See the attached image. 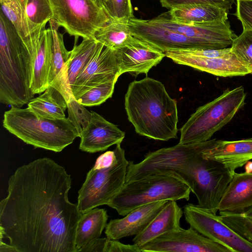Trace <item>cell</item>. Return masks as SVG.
<instances>
[{
  "label": "cell",
  "mask_w": 252,
  "mask_h": 252,
  "mask_svg": "<svg viewBox=\"0 0 252 252\" xmlns=\"http://www.w3.org/2000/svg\"><path fill=\"white\" fill-rule=\"evenodd\" d=\"M71 181L48 158L17 168L0 202V239L8 238L17 252H77L75 231L83 213L69 200Z\"/></svg>",
  "instance_id": "cell-1"
},
{
  "label": "cell",
  "mask_w": 252,
  "mask_h": 252,
  "mask_svg": "<svg viewBox=\"0 0 252 252\" xmlns=\"http://www.w3.org/2000/svg\"><path fill=\"white\" fill-rule=\"evenodd\" d=\"M203 142L177 145L148 153L138 163L129 161L126 182L149 175L170 172L186 183L198 205L214 214L234 173L203 155Z\"/></svg>",
  "instance_id": "cell-2"
},
{
  "label": "cell",
  "mask_w": 252,
  "mask_h": 252,
  "mask_svg": "<svg viewBox=\"0 0 252 252\" xmlns=\"http://www.w3.org/2000/svg\"><path fill=\"white\" fill-rule=\"evenodd\" d=\"M129 121L136 133L154 140L177 138V101L160 81L146 77L130 83L125 97Z\"/></svg>",
  "instance_id": "cell-3"
},
{
  "label": "cell",
  "mask_w": 252,
  "mask_h": 252,
  "mask_svg": "<svg viewBox=\"0 0 252 252\" xmlns=\"http://www.w3.org/2000/svg\"><path fill=\"white\" fill-rule=\"evenodd\" d=\"M32 57L5 16L0 13V101L22 107L33 98L31 90Z\"/></svg>",
  "instance_id": "cell-4"
},
{
  "label": "cell",
  "mask_w": 252,
  "mask_h": 252,
  "mask_svg": "<svg viewBox=\"0 0 252 252\" xmlns=\"http://www.w3.org/2000/svg\"><path fill=\"white\" fill-rule=\"evenodd\" d=\"M3 127L27 144L60 152L80 134L65 117L52 120L37 115L28 107L11 106L3 115Z\"/></svg>",
  "instance_id": "cell-5"
},
{
  "label": "cell",
  "mask_w": 252,
  "mask_h": 252,
  "mask_svg": "<svg viewBox=\"0 0 252 252\" xmlns=\"http://www.w3.org/2000/svg\"><path fill=\"white\" fill-rule=\"evenodd\" d=\"M190 192L189 187L175 174L156 173L125 183L107 205L125 216L135 208L152 202L189 200Z\"/></svg>",
  "instance_id": "cell-6"
},
{
  "label": "cell",
  "mask_w": 252,
  "mask_h": 252,
  "mask_svg": "<svg viewBox=\"0 0 252 252\" xmlns=\"http://www.w3.org/2000/svg\"><path fill=\"white\" fill-rule=\"evenodd\" d=\"M243 86L227 89L218 97L198 107L180 129L179 143L203 142L228 123L245 104Z\"/></svg>",
  "instance_id": "cell-7"
},
{
  "label": "cell",
  "mask_w": 252,
  "mask_h": 252,
  "mask_svg": "<svg viewBox=\"0 0 252 252\" xmlns=\"http://www.w3.org/2000/svg\"><path fill=\"white\" fill-rule=\"evenodd\" d=\"M116 145L115 159L110 166L92 168L87 173L78 191L77 205L81 213L107 205L125 184L129 161L121 144Z\"/></svg>",
  "instance_id": "cell-8"
},
{
  "label": "cell",
  "mask_w": 252,
  "mask_h": 252,
  "mask_svg": "<svg viewBox=\"0 0 252 252\" xmlns=\"http://www.w3.org/2000/svg\"><path fill=\"white\" fill-rule=\"evenodd\" d=\"M53 19L77 39L94 38L95 32L112 20L94 0H50Z\"/></svg>",
  "instance_id": "cell-9"
},
{
  "label": "cell",
  "mask_w": 252,
  "mask_h": 252,
  "mask_svg": "<svg viewBox=\"0 0 252 252\" xmlns=\"http://www.w3.org/2000/svg\"><path fill=\"white\" fill-rule=\"evenodd\" d=\"M183 214L190 227L232 252H252V243L233 230L216 214L192 203L184 206Z\"/></svg>",
  "instance_id": "cell-10"
},
{
  "label": "cell",
  "mask_w": 252,
  "mask_h": 252,
  "mask_svg": "<svg viewBox=\"0 0 252 252\" xmlns=\"http://www.w3.org/2000/svg\"><path fill=\"white\" fill-rule=\"evenodd\" d=\"M150 20L197 41L203 49H222L231 46L237 36L227 20L185 24L174 21L169 12L162 13Z\"/></svg>",
  "instance_id": "cell-11"
},
{
  "label": "cell",
  "mask_w": 252,
  "mask_h": 252,
  "mask_svg": "<svg viewBox=\"0 0 252 252\" xmlns=\"http://www.w3.org/2000/svg\"><path fill=\"white\" fill-rule=\"evenodd\" d=\"M139 248L141 252H232L190 226L162 234Z\"/></svg>",
  "instance_id": "cell-12"
},
{
  "label": "cell",
  "mask_w": 252,
  "mask_h": 252,
  "mask_svg": "<svg viewBox=\"0 0 252 252\" xmlns=\"http://www.w3.org/2000/svg\"><path fill=\"white\" fill-rule=\"evenodd\" d=\"M120 76L115 50L99 44L87 64L82 69L71 88L78 98L87 90L96 85L116 83Z\"/></svg>",
  "instance_id": "cell-13"
},
{
  "label": "cell",
  "mask_w": 252,
  "mask_h": 252,
  "mask_svg": "<svg viewBox=\"0 0 252 252\" xmlns=\"http://www.w3.org/2000/svg\"><path fill=\"white\" fill-rule=\"evenodd\" d=\"M115 53L120 75L126 72L147 74L166 57L159 49L135 36L125 46L115 50Z\"/></svg>",
  "instance_id": "cell-14"
},
{
  "label": "cell",
  "mask_w": 252,
  "mask_h": 252,
  "mask_svg": "<svg viewBox=\"0 0 252 252\" xmlns=\"http://www.w3.org/2000/svg\"><path fill=\"white\" fill-rule=\"evenodd\" d=\"M165 54L166 57L177 64L189 66L218 76H242L250 74L249 70L233 53L223 57L209 58L191 55L183 49H178L168 50Z\"/></svg>",
  "instance_id": "cell-15"
},
{
  "label": "cell",
  "mask_w": 252,
  "mask_h": 252,
  "mask_svg": "<svg viewBox=\"0 0 252 252\" xmlns=\"http://www.w3.org/2000/svg\"><path fill=\"white\" fill-rule=\"evenodd\" d=\"M168 200H162L139 206L122 219L111 220L107 224L105 234L112 240L136 235L149 225Z\"/></svg>",
  "instance_id": "cell-16"
},
{
  "label": "cell",
  "mask_w": 252,
  "mask_h": 252,
  "mask_svg": "<svg viewBox=\"0 0 252 252\" xmlns=\"http://www.w3.org/2000/svg\"><path fill=\"white\" fill-rule=\"evenodd\" d=\"M203 155L207 159L218 161L234 173L252 159V138L237 141L214 139L203 142Z\"/></svg>",
  "instance_id": "cell-17"
},
{
  "label": "cell",
  "mask_w": 252,
  "mask_h": 252,
  "mask_svg": "<svg viewBox=\"0 0 252 252\" xmlns=\"http://www.w3.org/2000/svg\"><path fill=\"white\" fill-rule=\"evenodd\" d=\"M92 112L91 122L80 135L79 149L84 152L94 153L121 144L125 137V132L99 114Z\"/></svg>",
  "instance_id": "cell-18"
},
{
  "label": "cell",
  "mask_w": 252,
  "mask_h": 252,
  "mask_svg": "<svg viewBox=\"0 0 252 252\" xmlns=\"http://www.w3.org/2000/svg\"><path fill=\"white\" fill-rule=\"evenodd\" d=\"M53 33L51 66L49 76V86L59 90L67 102L73 95L68 81L67 65L70 51L64 46L63 35L58 32L59 26L52 19L49 22Z\"/></svg>",
  "instance_id": "cell-19"
},
{
  "label": "cell",
  "mask_w": 252,
  "mask_h": 252,
  "mask_svg": "<svg viewBox=\"0 0 252 252\" xmlns=\"http://www.w3.org/2000/svg\"><path fill=\"white\" fill-rule=\"evenodd\" d=\"M52 46L53 33L49 28L41 32L32 61L30 87L34 95L43 93L49 87Z\"/></svg>",
  "instance_id": "cell-20"
},
{
  "label": "cell",
  "mask_w": 252,
  "mask_h": 252,
  "mask_svg": "<svg viewBox=\"0 0 252 252\" xmlns=\"http://www.w3.org/2000/svg\"><path fill=\"white\" fill-rule=\"evenodd\" d=\"M183 210L175 200H168L149 225L133 239L139 247L157 237L180 229Z\"/></svg>",
  "instance_id": "cell-21"
},
{
  "label": "cell",
  "mask_w": 252,
  "mask_h": 252,
  "mask_svg": "<svg viewBox=\"0 0 252 252\" xmlns=\"http://www.w3.org/2000/svg\"><path fill=\"white\" fill-rule=\"evenodd\" d=\"M27 0H0L1 11L22 39L32 59L41 32L30 23L26 11Z\"/></svg>",
  "instance_id": "cell-22"
},
{
  "label": "cell",
  "mask_w": 252,
  "mask_h": 252,
  "mask_svg": "<svg viewBox=\"0 0 252 252\" xmlns=\"http://www.w3.org/2000/svg\"><path fill=\"white\" fill-rule=\"evenodd\" d=\"M252 206V173L235 172L219 204L218 211L242 212Z\"/></svg>",
  "instance_id": "cell-23"
},
{
  "label": "cell",
  "mask_w": 252,
  "mask_h": 252,
  "mask_svg": "<svg viewBox=\"0 0 252 252\" xmlns=\"http://www.w3.org/2000/svg\"><path fill=\"white\" fill-rule=\"evenodd\" d=\"M168 12L174 21L185 24L227 20L228 13L223 9L206 4L177 6L170 9Z\"/></svg>",
  "instance_id": "cell-24"
},
{
  "label": "cell",
  "mask_w": 252,
  "mask_h": 252,
  "mask_svg": "<svg viewBox=\"0 0 252 252\" xmlns=\"http://www.w3.org/2000/svg\"><path fill=\"white\" fill-rule=\"evenodd\" d=\"M108 219L107 211L104 209L95 208L82 214L75 231L77 252L89 242L100 237Z\"/></svg>",
  "instance_id": "cell-25"
},
{
  "label": "cell",
  "mask_w": 252,
  "mask_h": 252,
  "mask_svg": "<svg viewBox=\"0 0 252 252\" xmlns=\"http://www.w3.org/2000/svg\"><path fill=\"white\" fill-rule=\"evenodd\" d=\"M43 93L31 99L27 104L28 107L44 118L52 120L65 118L67 102L61 92L50 85Z\"/></svg>",
  "instance_id": "cell-26"
},
{
  "label": "cell",
  "mask_w": 252,
  "mask_h": 252,
  "mask_svg": "<svg viewBox=\"0 0 252 252\" xmlns=\"http://www.w3.org/2000/svg\"><path fill=\"white\" fill-rule=\"evenodd\" d=\"M99 42L94 38H83L78 45H74L70 51L67 73L71 89L82 69L89 62Z\"/></svg>",
  "instance_id": "cell-27"
},
{
  "label": "cell",
  "mask_w": 252,
  "mask_h": 252,
  "mask_svg": "<svg viewBox=\"0 0 252 252\" xmlns=\"http://www.w3.org/2000/svg\"><path fill=\"white\" fill-rule=\"evenodd\" d=\"M134 37L128 29L127 23L116 20L97 30L94 36L104 46L114 50L125 46Z\"/></svg>",
  "instance_id": "cell-28"
},
{
  "label": "cell",
  "mask_w": 252,
  "mask_h": 252,
  "mask_svg": "<svg viewBox=\"0 0 252 252\" xmlns=\"http://www.w3.org/2000/svg\"><path fill=\"white\" fill-rule=\"evenodd\" d=\"M26 11L29 21L36 31L42 32L53 17L50 0H27Z\"/></svg>",
  "instance_id": "cell-29"
},
{
  "label": "cell",
  "mask_w": 252,
  "mask_h": 252,
  "mask_svg": "<svg viewBox=\"0 0 252 252\" xmlns=\"http://www.w3.org/2000/svg\"><path fill=\"white\" fill-rule=\"evenodd\" d=\"M232 52L252 74V31L243 30L233 40L231 45Z\"/></svg>",
  "instance_id": "cell-30"
},
{
  "label": "cell",
  "mask_w": 252,
  "mask_h": 252,
  "mask_svg": "<svg viewBox=\"0 0 252 252\" xmlns=\"http://www.w3.org/2000/svg\"><path fill=\"white\" fill-rule=\"evenodd\" d=\"M221 220L243 238L252 243V218L239 212L220 211Z\"/></svg>",
  "instance_id": "cell-31"
},
{
  "label": "cell",
  "mask_w": 252,
  "mask_h": 252,
  "mask_svg": "<svg viewBox=\"0 0 252 252\" xmlns=\"http://www.w3.org/2000/svg\"><path fill=\"white\" fill-rule=\"evenodd\" d=\"M115 83L108 82L91 88L82 94L76 100L84 106L99 105L111 97Z\"/></svg>",
  "instance_id": "cell-32"
},
{
  "label": "cell",
  "mask_w": 252,
  "mask_h": 252,
  "mask_svg": "<svg viewBox=\"0 0 252 252\" xmlns=\"http://www.w3.org/2000/svg\"><path fill=\"white\" fill-rule=\"evenodd\" d=\"M67 118L75 126L80 135L87 127L92 118V112L89 111L84 106L73 97L67 102Z\"/></svg>",
  "instance_id": "cell-33"
},
{
  "label": "cell",
  "mask_w": 252,
  "mask_h": 252,
  "mask_svg": "<svg viewBox=\"0 0 252 252\" xmlns=\"http://www.w3.org/2000/svg\"><path fill=\"white\" fill-rule=\"evenodd\" d=\"M104 10L113 20L127 23L133 17L131 0H105Z\"/></svg>",
  "instance_id": "cell-34"
},
{
  "label": "cell",
  "mask_w": 252,
  "mask_h": 252,
  "mask_svg": "<svg viewBox=\"0 0 252 252\" xmlns=\"http://www.w3.org/2000/svg\"><path fill=\"white\" fill-rule=\"evenodd\" d=\"M163 7L168 9L194 4H210L219 7L229 12L232 8L234 0H159Z\"/></svg>",
  "instance_id": "cell-35"
},
{
  "label": "cell",
  "mask_w": 252,
  "mask_h": 252,
  "mask_svg": "<svg viewBox=\"0 0 252 252\" xmlns=\"http://www.w3.org/2000/svg\"><path fill=\"white\" fill-rule=\"evenodd\" d=\"M234 15L241 21L243 30L252 31V1L237 0Z\"/></svg>",
  "instance_id": "cell-36"
},
{
  "label": "cell",
  "mask_w": 252,
  "mask_h": 252,
  "mask_svg": "<svg viewBox=\"0 0 252 252\" xmlns=\"http://www.w3.org/2000/svg\"><path fill=\"white\" fill-rule=\"evenodd\" d=\"M104 252H141L139 247L135 244H124L118 240L107 238Z\"/></svg>",
  "instance_id": "cell-37"
},
{
  "label": "cell",
  "mask_w": 252,
  "mask_h": 252,
  "mask_svg": "<svg viewBox=\"0 0 252 252\" xmlns=\"http://www.w3.org/2000/svg\"><path fill=\"white\" fill-rule=\"evenodd\" d=\"M107 240V237L94 240L82 247L78 252H104Z\"/></svg>",
  "instance_id": "cell-38"
},
{
  "label": "cell",
  "mask_w": 252,
  "mask_h": 252,
  "mask_svg": "<svg viewBox=\"0 0 252 252\" xmlns=\"http://www.w3.org/2000/svg\"><path fill=\"white\" fill-rule=\"evenodd\" d=\"M0 252H17L16 249L10 244L4 243L2 240H0Z\"/></svg>",
  "instance_id": "cell-39"
},
{
  "label": "cell",
  "mask_w": 252,
  "mask_h": 252,
  "mask_svg": "<svg viewBox=\"0 0 252 252\" xmlns=\"http://www.w3.org/2000/svg\"><path fill=\"white\" fill-rule=\"evenodd\" d=\"M239 213L246 217L252 218V206L248 208L246 210Z\"/></svg>",
  "instance_id": "cell-40"
},
{
  "label": "cell",
  "mask_w": 252,
  "mask_h": 252,
  "mask_svg": "<svg viewBox=\"0 0 252 252\" xmlns=\"http://www.w3.org/2000/svg\"><path fill=\"white\" fill-rule=\"evenodd\" d=\"M245 172L247 173H252V161H249L245 164Z\"/></svg>",
  "instance_id": "cell-41"
},
{
  "label": "cell",
  "mask_w": 252,
  "mask_h": 252,
  "mask_svg": "<svg viewBox=\"0 0 252 252\" xmlns=\"http://www.w3.org/2000/svg\"><path fill=\"white\" fill-rule=\"evenodd\" d=\"M97 4L102 8L104 11L105 0H94Z\"/></svg>",
  "instance_id": "cell-42"
},
{
  "label": "cell",
  "mask_w": 252,
  "mask_h": 252,
  "mask_svg": "<svg viewBox=\"0 0 252 252\" xmlns=\"http://www.w3.org/2000/svg\"><path fill=\"white\" fill-rule=\"evenodd\" d=\"M249 0V1H252V0Z\"/></svg>",
  "instance_id": "cell-43"
}]
</instances>
